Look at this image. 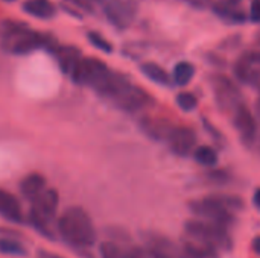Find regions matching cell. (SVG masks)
<instances>
[{
	"label": "cell",
	"mask_w": 260,
	"mask_h": 258,
	"mask_svg": "<svg viewBox=\"0 0 260 258\" xmlns=\"http://www.w3.org/2000/svg\"><path fill=\"white\" fill-rule=\"evenodd\" d=\"M3 49L14 55H26L44 44V36L18 24L6 27L2 40Z\"/></svg>",
	"instance_id": "cell-5"
},
{
	"label": "cell",
	"mask_w": 260,
	"mask_h": 258,
	"mask_svg": "<svg viewBox=\"0 0 260 258\" xmlns=\"http://www.w3.org/2000/svg\"><path fill=\"white\" fill-rule=\"evenodd\" d=\"M101 257L102 258H128L125 249L117 246L116 243L105 242L101 245Z\"/></svg>",
	"instance_id": "cell-25"
},
{
	"label": "cell",
	"mask_w": 260,
	"mask_h": 258,
	"mask_svg": "<svg viewBox=\"0 0 260 258\" xmlns=\"http://www.w3.org/2000/svg\"><path fill=\"white\" fill-rule=\"evenodd\" d=\"M58 231L64 242L75 248H90L96 242L93 222L87 211L79 207H70L61 214Z\"/></svg>",
	"instance_id": "cell-1"
},
{
	"label": "cell",
	"mask_w": 260,
	"mask_h": 258,
	"mask_svg": "<svg viewBox=\"0 0 260 258\" xmlns=\"http://www.w3.org/2000/svg\"><path fill=\"white\" fill-rule=\"evenodd\" d=\"M233 113H235V128L238 129L241 138L247 144H251L256 138V134H257L256 120H254L251 111L245 105L241 103Z\"/></svg>",
	"instance_id": "cell-12"
},
{
	"label": "cell",
	"mask_w": 260,
	"mask_h": 258,
	"mask_svg": "<svg viewBox=\"0 0 260 258\" xmlns=\"http://www.w3.org/2000/svg\"><path fill=\"white\" fill-rule=\"evenodd\" d=\"M166 141L171 151L178 157H187L197 149V134L186 126H174Z\"/></svg>",
	"instance_id": "cell-11"
},
{
	"label": "cell",
	"mask_w": 260,
	"mask_h": 258,
	"mask_svg": "<svg viewBox=\"0 0 260 258\" xmlns=\"http://www.w3.org/2000/svg\"><path fill=\"white\" fill-rule=\"evenodd\" d=\"M38 258H62L59 255H55V254H50V252H46V251H41L38 254Z\"/></svg>",
	"instance_id": "cell-33"
},
{
	"label": "cell",
	"mask_w": 260,
	"mask_h": 258,
	"mask_svg": "<svg viewBox=\"0 0 260 258\" xmlns=\"http://www.w3.org/2000/svg\"><path fill=\"white\" fill-rule=\"evenodd\" d=\"M0 252L6 255H26V249L21 243L11 240V239H0Z\"/></svg>",
	"instance_id": "cell-24"
},
{
	"label": "cell",
	"mask_w": 260,
	"mask_h": 258,
	"mask_svg": "<svg viewBox=\"0 0 260 258\" xmlns=\"http://www.w3.org/2000/svg\"><path fill=\"white\" fill-rule=\"evenodd\" d=\"M177 103H178V106L181 108V109H184V111H192V109H195L197 108V105H198V100H197V97L192 94V93H180L178 96H177Z\"/></svg>",
	"instance_id": "cell-26"
},
{
	"label": "cell",
	"mask_w": 260,
	"mask_h": 258,
	"mask_svg": "<svg viewBox=\"0 0 260 258\" xmlns=\"http://www.w3.org/2000/svg\"><path fill=\"white\" fill-rule=\"evenodd\" d=\"M193 157L197 163L206 167H213L218 163V152L210 146H200L193 151Z\"/></svg>",
	"instance_id": "cell-22"
},
{
	"label": "cell",
	"mask_w": 260,
	"mask_h": 258,
	"mask_svg": "<svg viewBox=\"0 0 260 258\" xmlns=\"http://www.w3.org/2000/svg\"><path fill=\"white\" fill-rule=\"evenodd\" d=\"M140 70H142V73H143L148 79H151V81L155 82V84L169 85V84L172 82L171 75H169L163 67H160L158 64H155V62H145V64H142Z\"/></svg>",
	"instance_id": "cell-20"
},
{
	"label": "cell",
	"mask_w": 260,
	"mask_h": 258,
	"mask_svg": "<svg viewBox=\"0 0 260 258\" xmlns=\"http://www.w3.org/2000/svg\"><path fill=\"white\" fill-rule=\"evenodd\" d=\"M108 67L96 58H81L70 73L72 79L79 85H88L94 88L102 78L108 73Z\"/></svg>",
	"instance_id": "cell-6"
},
{
	"label": "cell",
	"mask_w": 260,
	"mask_h": 258,
	"mask_svg": "<svg viewBox=\"0 0 260 258\" xmlns=\"http://www.w3.org/2000/svg\"><path fill=\"white\" fill-rule=\"evenodd\" d=\"M136 5L129 0H108L105 5L107 18L119 29L128 27L136 18Z\"/></svg>",
	"instance_id": "cell-8"
},
{
	"label": "cell",
	"mask_w": 260,
	"mask_h": 258,
	"mask_svg": "<svg viewBox=\"0 0 260 258\" xmlns=\"http://www.w3.org/2000/svg\"><path fill=\"white\" fill-rule=\"evenodd\" d=\"M96 2H105V0H96Z\"/></svg>",
	"instance_id": "cell-36"
},
{
	"label": "cell",
	"mask_w": 260,
	"mask_h": 258,
	"mask_svg": "<svg viewBox=\"0 0 260 258\" xmlns=\"http://www.w3.org/2000/svg\"><path fill=\"white\" fill-rule=\"evenodd\" d=\"M241 2H242V0H221V3H222V5H227V6H233V8L239 6V5H241Z\"/></svg>",
	"instance_id": "cell-31"
},
{
	"label": "cell",
	"mask_w": 260,
	"mask_h": 258,
	"mask_svg": "<svg viewBox=\"0 0 260 258\" xmlns=\"http://www.w3.org/2000/svg\"><path fill=\"white\" fill-rule=\"evenodd\" d=\"M23 9L37 18H52L55 15V6L50 0H26Z\"/></svg>",
	"instance_id": "cell-18"
},
{
	"label": "cell",
	"mask_w": 260,
	"mask_h": 258,
	"mask_svg": "<svg viewBox=\"0 0 260 258\" xmlns=\"http://www.w3.org/2000/svg\"><path fill=\"white\" fill-rule=\"evenodd\" d=\"M235 75L242 84L260 85V52L242 55L235 65Z\"/></svg>",
	"instance_id": "cell-10"
},
{
	"label": "cell",
	"mask_w": 260,
	"mask_h": 258,
	"mask_svg": "<svg viewBox=\"0 0 260 258\" xmlns=\"http://www.w3.org/2000/svg\"><path fill=\"white\" fill-rule=\"evenodd\" d=\"M44 186H46V179H44L43 175H40V173H30V175H27L21 181L20 190H21V193H23L24 198L35 199L44 190Z\"/></svg>",
	"instance_id": "cell-17"
},
{
	"label": "cell",
	"mask_w": 260,
	"mask_h": 258,
	"mask_svg": "<svg viewBox=\"0 0 260 258\" xmlns=\"http://www.w3.org/2000/svg\"><path fill=\"white\" fill-rule=\"evenodd\" d=\"M126 254H128V258H160L157 254H154L148 246H145V248H131V249H128L126 251Z\"/></svg>",
	"instance_id": "cell-28"
},
{
	"label": "cell",
	"mask_w": 260,
	"mask_h": 258,
	"mask_svg": "<svg viewBox=\"0 0 260 258\" xmlns=\"http://www.w3.org/2000/svg\"><path fill=\"white\" fill-rule=\"evenodd\" d=\"M189 208L200 219L216 222L225 227H230L235 222V211L244 208V202L241 198L229 196V195H213L198 201H192Z\"/></svg>",
	"instance_id": "cell-2"
},
{
	"label": "cell",
	"mask_w": 260,
	"mask_h": 258,
	"mask_svg": "<svg viewBox=\"0 0 260 258\" xmlns=\"http://www.w3.org/2000/svg\"><path fill=\"white\" fill-rule=\"evenodd\" d=\"M187 2L197 5V6H204V2H206V0H187Z\"/></svg>",
	"instance_id": "cell-35"
},
{
	"label": "cell",
	"mask_w": 260,
	"mask_h": 258,
	"mask_svg": "<svg viewBox=\"0 0 260 258\" xmlns=\"http://www.w3.org/2000/svg\"><path fill=\"white\" fill-rule=\"evenodd\" d=\"M88 41H90L94 47H98L99 50H102V52H105V53H110V52L113 50V46H111L102 35H99L98 32H88Z\"/></svg>",
	"instance_id": "cell-27"
},
{
	"label": "cell",
	"mask_w": 260,
	"mask_h": 258,
	"mask_svg": "<svg viewBox=\"0 0 260 258\" xmlns=\"http://www.w3.org/2000/svg\"><path fill=\"white\" fill-rule=\"evenodd\" d=\"M253 202H254V205L260 208V189L259 190H256V193H254V198H253Z\"/></svg>",
	"instance_id": "cell-34"
},
{
	"label": "cell",
	"mask_w": 260,
	"mask_h": 258,
	"mask_svg": "<svg viewBox=\"0 0 260 258\" xmlns=\"http://www.w3.org/2000/svg\"><path fill=\"white\" fill-rule=\"evenodd\" d=\"M193 75H195V67L193 64L187 62V61H181L178 62L175 67H174V71L171 75L172 78V82L178 87H186L192 79H193Z\"/></svg>",
	"instance_id": "cell-21"
},
{
	"label": "cell",
	"mask_w": 260,
	"mask_h": 258,
	"mask_svg": "<svg viewBox=\"0 0 260 258\" xmlns=\"http://www.w3.org/2000/svg\"><path fill=\"white\" fill-rule=\"evenodd\" d=\"M213 9H215V12H216L221 18H224V20H227V21H232V23H241V21H244V20L247 18L244 12L238 11V9L233 8V6H227V5H222V3L215 5Z\"/></svg>",
	"instance_id": "cell-23"
},
{
	"label": "cell",
	"mask_w": 260,
	"mask_h": 258,
	"mask_svg": "<svg viewBox=\"0 0 260 258\" xmlns=\"http://www.w3.org/2000/svg\"><path fill=\"white\" fill-rule=\"evenodd\" d=\"M251 249H253L257 255H260V236L253 239V242H251Z\"/></svg>",
	"instance_id": "cell-30"
},
{
	"label": "cell",
	"mask_w": 260,
	"mask_h": 258,
	"mask_svg": "<svg viewBox=\"0 0 260 258\" xmlns=\"http://www.w3.org/2000/svg\"><path fill=\"white\" fill-rule=\"evenodd\" d=\"M145 242H146V246L160 258H184L183 249L178 248L175 243H172L168 237L149 233L146 234Z\"/></svg>",
	"instance_id": "cell-13"
},
{
	"label": "cell",
	"mask_w": 260,
	"mask_h": 258,
	"mask_svg": "<svg viewBox=\"0 0 260 258\" xmlns=\"http://www.w3.org/2000/svg\"><path fill=\"white\" fill-rule=\"evenodd\" d=\"M70 3L76 5V6H81V8H90V5L87 3V0H69Z\"/></svg>",
	"instance_id": "cell-32"
},
{
	"label": "cell",
	"mask_w": 260,
	"mask_h": 258,
	"mask_svg": "<svg viewBox=\"0 0 260 258\" xmlns=\"http://www.w3.org/2000/svg\"><path fill=\"white\" fill-rule=\"evenodd\" d=\"M250 18L254 23H260V0H251V5H250Z\"/></svg>",
	"instance_id": "cell-29"
},
{
	"label": "cell",
	"mask_w": 260,
	"mask_h": 258,
	"mask_svg": "<svg viewBox=\"0 0 260 258\" xmlns=\"http://www.w3.org/2000/svg\"><path fill=\"white\" fill-rule=\"evenodd\" d=\"M183 254L184 258H218V249L210 246L206 242H201L195 237L186 236L183 240Z\"/></svg>",
	"instance_id": "cell-14"
},
{
	"label": "cell",
	"mask_w": 260,
	"mask_h": 258,
	"mask_svg": "<svg viewBox=\"0 0 260 258\" xmlns=\"http://www.w3.org/2000/svg\"><path fill=\"white\" fill-rule=\"evenodd\" d=\"M140 128L142 131L154 138V140H158V141H166L174 129V125H171L169 122L166 120H161V119H154V117H145L142 119L140 122Z\"/></svg>",
	"instance_id": "cell-15"
},
{
	"label": "cell",
	"mask_w": 260,
	"mask_h": 258,
	"mask_svg": "<svg viewBox=\"0 0 260 258\" xmlns=\"http://www.w3.org/2000/svg\"><path fill=\"white\" fill-rule=\"evenodd\" d=\"M184 231H186V236L206 242L210 246L216 248L218 251H230L233 248V242L225 225L204 220V219L203 220L195 219V220L186 222Z\"/></svg>",
	"instance_id": "cell-3"
},
{
	"label": "cell",
	"mask_w": 260,
	"mask_h": 258,
	"mask_svg": "<svg viewBox=\"0 0 260 258\" xmlns=\"http://www.w3.org/2000/svg\"><path fill=\"white\" fill-rule=\"evenodd\" d=\"M0 216L14 224L23 222V213L18 199L5 190H0Z\"/></svg>",
	"instance_id": "cell-16"
},
{
	"label": "cell",
	"mask_w": 260,
	"mask_h": 258,
	"mask_svg": "<svg viewBox=\"0 0 260 258\" xmlns=\"http://www.w3.org/2000/svg\"><path fill=\"white\" fill-rule=\"evenodd\" d=\"M55 56H56L58 64L61 65V68H62L66 73H69V75L73 71L75 65H76L78 61L81 59L78 49L69 47V46H67V47H58V49L55 50Z\"/></svg>",
	"instance_id": "cell-19"
},
{
	"label": "cell",
	"mask_w": 260,
	"mask_h": 258,
	"mask_svg": "<svg viewBox=\"0 0 260 258\" xmlns=\"http://www.w3.org/2000/svg\"><path fill=\"white\" fill-rule=\"evenodd\" d=\"M113 103L123 111L136 113V111H140L143 108H148L152 103V96L148 94L145 90L131 84L120 96H117L113 100Z\"/></svg>",
	"instance_id": "cell-9"
},
{
	"label": "cell",
	"mask_w": 260,
	"mask_h": 258,
	"mask_svg": "<svg viewBox=\"0 0 260 258\" xmlns=\"http://www.w3.org/2000/svg\"><path fill=\"white\" fill-rule=\"evenodd\" d=\"M213 90L218 105L225 111H235L241 105V94L236 85L227 76L213 78Z\"/></svg>",
	"instance_id": "cell-7"
},
{
	"label": "cell",
	"mask_w": 260,
	"mask_h": 258,
	"mask_svg": "<svg viewBox=\"0 0 260 258\" xmlns=\"http://www.w3.org/2000/svg\"><path fill=\"white\" fill-rule=\"evenodd\" d=\"M58 193L55 190H43L35 199H32V207L29 213V220L35 230L47 237H53L50 233V222L53 220L58 208Z\"/></svg>",
	"instance_id": "cell-4"
}]
</instances>
